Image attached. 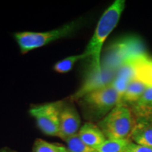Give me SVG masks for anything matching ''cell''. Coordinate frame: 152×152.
I'll use <instances>...</instances> for the list:
<instances>
[{
  "instance_id": "14",
  "label": "cell",
  "mask_w": 152,
  "mask_h": 152,
  "mask_svg": "<svg viewBox=\"0 0 152 152\" xmlns=\"http://www.w3.org/2000/svg\"><path fill=\"white\" fill-rule=\"evenodd\" d=\"M130 140H109L106 139L99 147L97 152H125Z\"/></svg>"
},
{
  "instance_id": "7",
  "label": "cell",
  "mask_w": 152,
  "mask_h": 152,
  "mask_svg": "<svg viewBox=\"0 0 152 152\" xmlns=\"http://www.w3.org/2000/svg\"><path fill=\"white\" fill-rule=\"evenodd\" d=\"M116 73L103 69L100 73L88 70L87 75L81 86L71 96V102H77L81 97L93 91L111 85L115 79Z\"/></svg>"
},
{
  "instance_id": "12",
  "label": "cell",
  "mask_w": 152,
  "mask_h": 152,
  "mask_svg": "<svg viewBox=\"0 0 152 152\" xmlns=\"http://www.w3.org/2000/svg\"><path fill=\"white\" fill-rule=\"evenodd\" d=\"M147 87V85L139 80H133L121 96L119 104H123L130 107L141 97Z\"/></svg>"
},
{
  "instance_id": "19",
  "label": "cell",
  "mask_w": 152,
  "mask_h": 152,
  "mask_svg": "<svg viewBox=\"0 0 152 152\" xmlns=\"http://www.w3.org/2000/svg\"><path fill=\"white\" fill-rule=\"evenodd\" d=\"M0 152H16L15 151H13V150L9 149H4L1 150Z\"/></svg>"
},
{
  "instance_id": "13",
  "label": "cell",
  "mask_w": 152,
  "mask_h": 152,
  "mask_svg": "<svg viewBox=\"0 0 152 152\" xmlns=\"http://www.w3.org/2000/svg\"><path fill=\"white\" fill-rule=\"evenodd\" d=\"M130 108L134 118L152 114V87H147L141 97Z\"/></svg>"
},
{
  "instance_id": "20",
  "label": "cell",
  "mask_w": 152,
  "mask_h": 152,
  "mask_svg": "<svg viewBox=\"0 0 152 152\" xmlns=\"http://www.w3.org/2000/svg\"><path fill=\"white\" fill-rule=\"evenodd\" d=\"M67 152H70V151H67Z\"/></svg>"
},
{
  "instance_id": "5",
  "label": "cell",
  "mask_w": 152,
  "mask_h": 152,
  "mask_svg": "<svg viewBox=\"0 0 152 152\" xmlns=\"http://www.w3.org/2000/svg\"><path fill=\"white\" fill-rule=\"evenodd\" d=\"M79 26V22L75 20L47 32H19L14 34V37L20 52L22 54H26L46 46L57 39L68 37L75 33Z\"/></svg>"
},
{
  "instance_id": "18",
  "label": "cell",
  "mask_w": 152,
  "mask_h": 152,
  "mask_svg": "<svg viewBox=\"0 0 152 152\" xmlns=\"http://www.w3.org/2000/svg\"><path fill=\"white\" fill-rule=\"evenodd\" d=\"M125 152H152V147L140 145L130 141Z\"/></svg>"
},
{
  "instance_id": "11",
  "label": "cell",
  "mask_w": 152,
  "mask_h": 152,
  "mask_svg": "<svg viewBox=\"0 0 152 152\" xmlns=\"http://www.w3.org/2000/svg\"><path fill=\"white\" fill-rule=\"evenodd\" d=\"M136 79L148 87H152V57L145 54L135 61Z\"/></svg>"
},
{
  "instance_id": "9",
  "label": "cell",
  "mask_w": 152,
  "mask_h": 152,
  "mask_svg": "<svg viewBox=\"0 0 152 152\" xmlns=\"http://www.w3.org/2000/svg\"><path fill=\"white\" fill-rule=\"evenodd\" d=\"M130 140L140 145L152 147V114L134 118Z\"/></svg>"
},
{
  "instance_id": "6",
  "label": "cell",
  "mask_w": 152,
  "mask_h": 152,
  "mask_svg": "<svg viewBox=\"0 0 152 152\" xmlns=\"http://www.w3.org/2000/svg\"><path fill=\"white\" fill-rule=\"evenodd\" d=\"M64 103L60 101L30 108V115L35 120L39 130L46 135L58 137L60 113Z\"/></svg>"
},
{
  "instance_id": "10",
  "label": "cell",
  "mask_w": 152,
  "mask_h": 152,
  "mask_svg": "<svg viewBox=\"0 0 152 152\" xmlns=\"http://www.w3.org/2000/svg\"><path fill=\"white\" fill-rule=\"evenodd\" d=\"M77 134L82 141L95 150L97 149L106 140L98 125L92 122L85 123L80 129Z\"/></svg>"
},
{
  "instance_id": "16",
  "label": "cell",
  "mask_w": 152,
  "mask_h": 152,
  "mask_svg": "<svg viewBox=\"0 0 152 152\" xmlns=\"http://www.w3.org/2000/svg\"><path fill=\"white\" fill-rule=\"evenodd\" d=\"M67 148L51 143L42 139H37L33 144V152H67Z\"/></svg>"
},
{
  "instance_id": "1",
  "label": "cell",
  "mask_w": 152,
  "mask_h": 152,
  "mask_svg": "<svg viewBox=\"0 0 152 152\" xmlns=\"http://www.w3.org/2000/svg\"><path fill=\"white\" fill-rule=\"evenodd\" d=\"M125 1L116 0L108 7L101 16L92 38L83 52L90 59L89 70L96 73L102 71L101 54L105 41L118 23L124 11Z\"/></svg>"
},
{
  "instance_id": "3",
  "label": "cell",
  "mask_w": 152,
  "mask_h": 152,
  "mask_svg": "<svg viewBox=\"0 0 152 152\" xmlns=\"http://www.w3.org/2000/svg\"><path fill=\"white\" fill-rule=\"evenodd\" d=\"M147 54L141 38L128 36L112 44L102 61V68L116 73L125 63Z\"/></svg>"
},
{
  "instance_id": "2",
  "label": "cell",
  "mask_w": 152,
  "mask_h": 152,
  "mask_svg": "<svg viewBox=\"0 0 152 152\" xmlns=\"http://www.w3.org/2000/svg\"><path fill=\"white\" fill-rule=\"evenodd\" d=\"M77 102L88 122H99L120 103V96L111 84L85 94Z\"/></svg>"
},
{
  "instance_id": "4",
  "label": "cell",
  "mask_w": 152,
  "mask_h": 152,
  "mask_svg": "<svg viewBox=\"0 0 152 152\" xmlns=\"http://www.w3.org/2000/svg\"><path fill=\"white\" fill-rule=\"evenodd\" d=\"M97 125L106 139L130 140L134 126V117L129 106L118 104L99 121Z\"/></svg>"
},
{
  "instance_id": "8",
  "label": "cell",
  "mask_w": 152,
  "mask_h": 152,
  "mask_svg": "<svg viewBox=\"0 0 152 152\" xmlns=\"http://www.w3.org/2000/svg\"><path fill=\"white\" fill-rule=\"evenodd\" d=\"M80 115L75 106L71 103H64L60 113L58 137L67 140L78 133L80 129Z\"/></svg>"
},
{
  "instance_id": "15",
  "label": "cell",
  "mask_w": 152,
  "mask_h": 152,
  "mask_svg": "<svg viewBox=\"0 0 152 152\" xmlns=\"http://www.w3.org/2000/svg\"><path fill=\"white\" fill-rule=\"evenodd\" d=\"M85 58H86V56L83 53H82L81 54L68 56L57 62L54 66V69L58 73H66L71 71L75 63L80 60L85 59Z\"/></svg>"
},
{
  "instance_id": "17",
  "label": "cell",
  "mask_w": 152,
  "mask_h": 152,
  "mask_svg": "<svg viewBox=\"0 0 152 152\" xmlns=\"http://www.w3.org/2000/svg\"><path fill=\"white\" fill-rule=\"evenodd\" d=\"M65 142L67 145L66 148L70 152H97L82 141L77 134L68 138Z\"/></svg>"
}]
</instances>
